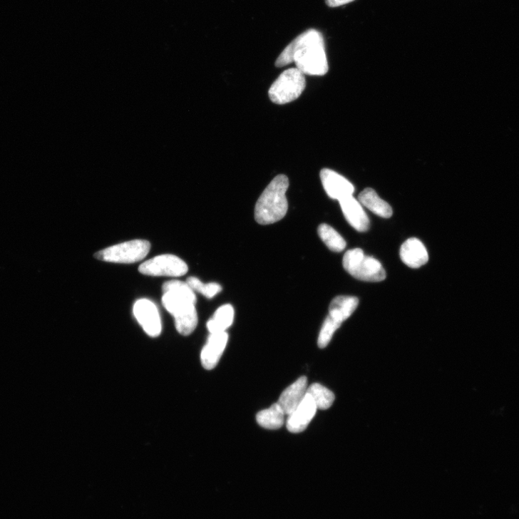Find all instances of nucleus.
Returning a JSON list of instances; mask_svg holds the SVG:
<instances>
[{
	"mask_svg": "<svg viewBox=\"0 0 519 519\" xmlns=\"http://www.w3.org/2000/svg\"><path fill=\"white\" fill-rule=\"evenodd\" d=\"M317 410L314 401L307 394L301 404L289 416L287 429L294 433L304 431L314 417Z\"/></svg>",
	"mask_w": 519,
	"mask_h": 519,
	"instance_id": "9d476101",
	"label": "nucleus"
},
{
	"mask_svg": "<svg viewBox=\"0 0 519 519\" xmlns=\"http://www.w3.org/2000/svg\"><path fill=\"white\" fill-rule=\"evenodd\" d=\"M341 322L336 320L330 315L327 317L323 323L318 338V346L320 349L326 348L332 341L335 332L341 326Z\"/></svg>",
	"mask_w": 519,
	"mask_h": 519,
	"instance_id": "4be33fe9",
	"label": "nucleus"
},
{
	"mask_svg": "<svg viewBox=\"0 0 519 519\" xmlns=\"http://www.w3.org/2000/svg\"><path fill=\"white\" fill-rule=\"evenodd\" d=\"M359 202L380 217L388 219L393 216L392 207L382 200L372 188L364 190L359 194Z\"/></svg>",
	"mask_w": 519,
	"mask_h": 519,
	"instance_id": "2eb2a0df",
	"label": "nucleus"
},
{
	"mask_svg": "<svg viewBox=\"0 0 519 519\" xmlns=\"http://www.w3.org/2000/svg\"><path fill=\"white\" fill-rule=\"evenodd\" d=\"M320 179L328 196L338 201L353 196L354 186L338 173L324 168L320 171Z\"/></svg>",
	"mask_w": 519,
	"mask_h": 519,
	"instance_id": "1a4fd4ad",
	"label": "nucleus"
},
{
	"mask_svg": "<svg viewBox=\"0 0 519 519\" xmlns=\"http://www.w3.org/2000/svg\"><path fill=\"white\" fill-rule=\"evenodd\" d=\"M307 394L312 399L317 409L327 410L335 401V396L330 389L318 383L309 386Z\"/></svg>",
	"mask_w": 519,
	"mask_h": 519,
	"instance_id": "6ab92c4d",
	"label": "nucleus"
},
{
	"mask_svg": "<svg viewBox=\"0 0 519 519\" xmlns=\"http://www.w3.org/2000/svg\"><path fill=\"white\" fill-rule=\"evenodd\" d=\"M188 268L182 259L174 255L156 256L143 263L139 272L146 276L180 277L187 274Z\"/></svg>",
	"mask_w": 519,
	"mask_h": 519,
	"instance_id": "0eeeda50",
	"label": "nucleus"
},
{
	"mask_svg": "<svg viewBox=\"0 0 519 519\" xmlns=\"http://www.w3.org/2000/svg\"><path fill=\"white\" fill-rule=\"evenodd\" d=\"M342 212L349 225L359 232L369 228V220L361 205L353 196L339 201Z\"/></svg>",
	"mask_w": 519,
	"mask_h": 519,
	"instance_id": "4468645a",
	"label": "nucleus"
},
{
	"mask_svg": "<svg viewBox=\"0 0 519 519\" xmlns=\"http://www.w3.org/2000/svg\"><path fill=\"white\" fill-rule=\"evenodd\" d=\"M163 291V306L174 317L178 332L190 335L198 324L196 294L186 282L178 280L165 282Z\"/></svg>",
	"mask_w": 519,
	"mask_h": 519,
	"instance_id": "f03ea898",
	"label": "nucleus"
},
{
	"mask_svg": "<svg viewBox=\"0 0 519 519\" xmlns=\"http://www.w3.org/2000/svg\"><path fill=\"white\" fill-rule=\"evenodd\" d=\"M318 235L322 242L334 252H340L346 247V242L343 237L329 225H320L318 227Z\"/></svg>",
	"mask_w": 519,
	"mask_h": 519,
	"instance_id": "aec40b11",
	"label": "nucleus"
},
{
	"mask_svg": "<svg viewBox=\"0 0 519 519\" xmlns=\"http://www.w3.org/2000/svg\"><path fill=\"white\" fill-rule=\"evenodd\" d=\"M295 63L304 75L322 76L329 71V63L321 33L309 29L293 40L276 61L277 68Z\"/></svg>",
	"mask_w": 519,
	"mask_h": 519,
	"instance_id": "f257e3e1",
	"label": "nucleus"
},
{
	"mask_svg": "<svg viewBox=\"0 0 519 519\" xmlns=\"http://www.w3.org/2000/svg\"><path fill=\"white\" fill-rule=\"evenodd\" d=\"M359 302V299L356 297H336L330 304L329 315L342 323L356 309Z\"/></svg>",
	"mask_w": 519,
	"mask_h": 519,
	"instance_id": "dca6fc26",
	"label": "nucleus"
},
{
	"mask_svg": "<svg viewBox=\"0 0 519 519\" xmlns=\"http://www.w3.org/2000/svg\"><path fill=\"white\" fill-rule=\"evenodd\" d=\"M343 265L349 274L360 281L379 282L386 279V272L381 263L374 257L366 255L360 248L347 251Z\"/></svg>",
	"mask_w": 519,
	"mask_h": 519,
	"instance_id": "20e7f679",
	"label": "nucleus"
},
{
	"mask_svg": "<svg viewBox=\"0 0 519 519\" xmlns=\"http://www.w3.org/2000/svg\"><path fill=\"white\" fill-rule=\"evenodd\" d=\"M285 416L284 411L277 403L268 409L260 411L256 416V421L260 426L264 428L277 430L284 425Z\"/></svg>",
	"mask_w": 519,
	"mask_h": 519,
	"instance_id": "a211bd4d",
	"label": "nucleus"
},
{
	"mask_svg": "<svg viewBox=\"0 0 519 519\" xmlns=\"http://www.w3.org/2000/svg\"><path fill=\"white\" fill-rule=\"evenodd\" d=\"M134 314L144 331L151 337L159 336L162 323L156 305L149 299L138 300L134 306Z\"/></svg>",
	"mask_w": 519,
	"mask_h": 519,
	"instance_id": "6e6552de",
	"label": "nucleus"
},
{
	"mask_svg": "<svg viewBox=\"0 0 519 519\" xmlns=\"http://www.w3.org/2000/svg\"><path fill=\"white\" fill-rule=\"evenodd\" d=\"M297 68L285 71L269 91L270 100L279 105L291 103L300 97L306 88V79Z\"/></svg>",
	"mask_w": 519,
	"mask_h": 519,
	"instance_id": "423d86ee",
	"label": "nucleus"
},
{
	"mask_svg": "<svg viewBox=\"0 0 519 519\" xmlns=\"http://www.w3.org/2000/svg\"><path fill=\"white\" fill-rule=\"evenodd\" d=\"M228 339L227 332L210 334L201 354L202 363L206 369L211 370L217 366L226 349Z\"/></svg>",
	"mask_w": 519,
	"mask_h": 519,
	"instance_id": "9b49d317",
	"label": "nucleus"
},
{
	"mask_svg": "<svg viewBox=\"0 0 519 519\" xmlns=\"http://www.w3.org/2000/svg\"><path fill=\"white\" fill-rule=\"evenodd\" d=\"M400 255L403 262L412 269H418L428 262L426 247L421 240L414 237L402 245Z\"/></svg>",
	"mask_w": 519,
	"mask_h": 519,
	"instance_id": "ddd939ff",
	"label": "nucleus"
},
{
	"mask_svg": "<svg viewBox=\"0 0 519 519\" xmlns=\"http://www.w3.org/2000/svg\"><path fill=\"white\" fill-rule=\"evenodd\" d=\"M150 242L135 240L120 243L95 254L100 261L115 264H134L142 261L150 251Z\"/></svg>",
	"mask_w": 519,
	"mask_h": 519,
	"instance_id": "39448f33",
	"label": "nucleus"
},
{
	"mask_svg": "<svg viewBox=\"0 0 519 519\" xmlns=\"http://www.w3.org/2000/svg\"><path fill=\"white\" fill-rule=\"evenodd\" d=\"M355 1V0H326L327 4L331 8H337Z\"/></svg>",
	"mask_w": 519,
	"mask_h": 519,
	"instance_id": "5701e85b",
	"label": "nucleus"
},
{
	"mask_svg": "<svg viewBox=\"0 0 519 519\" xmlns=\"http://www.w3.org/2000/svg\"><path fill=\"white\" fill-rule=\"evenodd\" d=\"M307 379L302 376L282 394L278 404L285 415L289 416L301 404L307 395Z\"/></svg>",
	"mask_w": 519,
	"mask_h": 519,
	"instance_id": "f8f14e48",
	"label": "nucleus"
},
{
	"mask_svg": "<svg viewBox=\"0 0 519 519\" xmlns=\"http://www.w3.org/2000/svg\"><path fill=\"white\" fill-rule=\"evenodd\" d=\"M186 283L194 292H198L208 299H212L222 290L220 284L213 282L204 284L197 277H189Z\"/></svg>",
	"mask_w": 519,
	"mask_h": 519,
	"instance_id": "412c9836",
	"label": "nucleus"
},
{
	"mask_svg": "<svg viewBox=\"0 0 519 519\" xmlns=\"http://www.w3.org/2000/svg\"><path fill=\"white\" fill-rule=\"evenodd\" d=\"M289 186L287 176L279 175L266 187L255 208V218L258 224H274L286 216L289 207L286 193Z\"/></svg>",
	"mask_w": 519,
	"mask_h": 519,
	"instance_id": "7ed1b4c3",
	"label": "nucleus"
},
{
	"mask_svg": "<svg viewBox=\"0 0 519 519\" xmlns=\"http://www.w3.org/2000/svg\"><path fill=\"white\" fill-rule=\"evenodd\" d=\"M235 317V310L231 304L219 307L213 317L207 322L210 334L224 333L232 326Z\"/></svg>",
	"mask_w": 519,
	"mask_h": 519,
	"instance_id": "f3484780",
	"label": "nucleus"
}]
</instances>
